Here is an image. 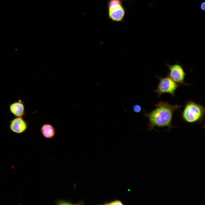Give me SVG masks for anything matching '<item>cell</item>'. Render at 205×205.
I'll use <instances>...</instances> for the list:
<instances>
[{"label": "cell", "mask_w": 205, "mask_h": 205, "mask_svg": "<svg viewBox=\"0 0 205 205\" xmlns=\"http://www.w3.org/2000/svg\"><path fill=\"white\" fill-rule=\"evenodd\" d=\"M156 108L149 113L145 110L143 114L149 120L148 129L151 130L155 126L167 127L169 130L174 127L172 124L174 111L178 110L181 106L177 104H171L161 101L155 105Z\"/></svg>", "instance_id": "1"}, {"label": "cell", "mask_w": 205, "mask_h": 205, "mask_svg": "<svg viewBox=\"0 0 205 205\" xmlns=\"http://www.w3.org/2000/svg\"><path fill=\"white\" fill-rule=\"evenodd\" d=\"M205 108L201 104L189 100L186 103L181 112V117L185 122L189 123H200L204 118Z\"/></svg>", "instance_id": "2"}, {"label": "cell", "mask_w": 205, "mask_h": 205, "mask_svg": "<svg viewBox=\"0 0 205 205\" xmlns=\"http://www.w3.org/2000/svg\"><path fill=\"white\" fill-rule=\"evenodd\" d=\"M159 81L157 88L153 91L159 97L165 93H169L175 96V92L181 85L173 80L168 75L164 77L157 76Z\"/></svg>", "instance_id": "3"}, {"label": "cell", "mask_w": 205, "mask_h": 205, "mask_svg": "<svg viewBox=\"0 0 205 205\" xmlns=\"http://www.w3.org/2000/svg\"><path fill=\"white\" fill-rule=\"evenodd\" d=\"M121 0H109L108 3V16L112 21L120 22L123 19L125 10Z\"/></svg>", "instance_id": "4"}, {"label": "cell", "mask_w": 205, "mask_h": 205, "mask_svg": "<svg viewBox=\"0 0 205 205\" xmlns=\"http://www.w3.org/2000/svg\"><path fill=\"white\" fill-rule=\"evenodd\" d=\"M166 66L169 70L167 75L174 81L185 85H190L186 83L184 81L186 73L183 68V65L177 62L176 63L171 65L167 63Z\"/></svg>", "instance_id": "5"}, {"label": "cell", "mask_w": 205, "mask_h": 205, "mask_svg": "<svg viewBox=\"0 0 205 205\" xmlns=\"http://www.w3.org/2000/svg\"><path fill=\"white\" fill-rule=\"evenodd\" d=\"M28 128L27 122L23 118L15 117L10 122L9 128L13 132L21 134L26 131Z\"/></svg>", "instance_id": "6"}, {"label": "cell", "mask_w": 205, "mask_h": 205, "mask_svg": "<svg viewBox=\"0 0 205 205\" xmlns=\"http://www.w3.org/2000/svg\"><path fill=\"white\" fill-rule=\"evenodd\" d=\"M9 109L11 113L15 117L23 118L25 115L24 106L20 100L11 103Z\"/></svg>", "instance_id": "7"}, {"label": "cell", "mask_w": 205, "mask_h": 205, "mask_svg": "<svg viewBox=\"0 0 205 205\" xmlns=\"http://www.w3.org/2000/svg\"><path fill=\"white\" fill-rule=\"evenodd\" d=\"M41 131L43 136L47 138H51L54 136L56 133L55 128L51 125L45 124L41 128Z\"/></svg>", "instance_id": "8"}, {"label": "cell", "mask_w": 205, "mask_h": 205, "mask_svg": "<svg viewBox=\"0 0 205 205\" xmlns=\"http://www.w3.org/2000/svg\"><path fill=\"white\" fill-rule=\"evenodd\" d=\"M55 203L56 204H74L71 202L70 200L67 201L64 200H61L59 199L58 200L55 201Z\"/></svg>", "instance_id": "9"}, {"label": "cell", "mask_w": 205, "mask_h": 205, "mask_svg": "<svg viewBox=\"0 0 205 205\" xmlns=\"http://www.w3.org/2000/svg\"><path fill=\"white\" fill-rule=\"evenodd\" d=\"M104 205H123V204L120 200H116L109 202H105Z\"/></svg>", "instance_id": "10"}, {"label": "cell", "mask_w": 205, "mask_h": 205, "mask_svg": "<svg viewBox=\"0 0 205 205\" xmlns=\"http://www.w3.org/2000/svg\"><path fill=\"white\" fill-rule=\"evenodd\" d=\"M132 109L134 112L136 113H139L141 111L142 108L140 105L136 104L134 105L133 106Z\"/></svg>", "instance_id": "11"}, {"label": "cell", "mask_w": 205, "mask_h": 205, "mask_svg": "<svg viewBox=\"0 0 205 205\" xmlns=\"http://www.w3.org/2000/svg\"><path fill=\"white\" fill-rule=\"evenodd\" d=\"M200 8L201 10L204 11L205 10V2H202L200 5Z\"/></svg>", "instance_id": "12"}]
</instances>
